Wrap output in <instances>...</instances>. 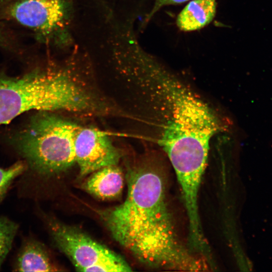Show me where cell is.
<instances>
[{
    "instance_id": "6da1fadb",
    "label": "cell",
    "mask_w": 272,
    "mask_h": 272,
    "mask_svg": "<svg viewBox=\"0 0 272 272\" xmlns=\"http://www.w3.org/2000/svg\"><path fill=\"white\" fill-rule=\"evenodd\" d=\"M126 179L124 202L101 214L114 239L149 267L206 270L207 263L185 248L177 234L161 160L154 155L144 156L129 166Z\"/></svg>"
},
{
    "instance_id": "7a4b0ae2",
    "label": "cell",
    "mask_w": 272,
    "mask_h": 272,
    "mask_svg": "<svg viewBox=\"0 0 272 272\" xmlns=\"http://www.w3.org/2000/svg\"><path fill=\"white\" fill-rule=\"evenodd\" d=\"M150 91L163 105L165 122L159 143L175 174L185 178L202 174L210 141L222 127L219 117L189 88L161 67L152 74Z\"/></svg>"
},
{
    "instance_id": "3957f363",
    "label": "cell",
    "mask_w": 272,
    "mask_h": 272,
    "mask_svg": "<svg viewBox=\"0 0 272 272\" xmlns=\"http://www.w3.org/2000/svg\"><path fill=\"white\" fill-rule=\"evenodd\" d=\"M79 71L68 64L0 78V124L31 110L97 115L100 94Z\"/></svg>"
},
{
    "instance_id": "277c9868",
    "label": "cell",
    "mask_w": 272,
    "mask_h": 272,
    "mask_svg": "<svg viewBox=\"0 0 272 272\" xmlns=\"http://www.w3.org/2000/svg\"><path fill=\"white\" fill-rule=\"evenodd\" d=\"M79 125L50 111H37L14 134L11 143L32 172L52 177L76 163L74 141Z\"/></svg>"
},
{
    "instance_id": "5b68a950",
    "label": "cell",
    "mask_w": 272,
    "mask_h": 272,
    "mask_svg": "<svg viewBox=\"0 0 272 272\" xmlns=\"http://www.w3.org/2000/svg\"><path fill=\"white\" fill-rule=\"evenodd\" d=\"M56 247L81 271L127 272L128 263L119 255L80 229L47 219Z\"/></svg>"
},
{
    "instance_id": "8992f818",
    "label": "cell",
    "mask_w": 272,
    "mask_h": 272,
    "mask_svg": "<svg viewBox=\"0 0 272 272\" xmlns=\"http://www.w3.org/2000/svg\"><path fill=\"white\" fill-rule=\"evenodd\" d=\"M7 5L8 17L32 30L39 40L61 44L69 39L67 0H13Z\"/></svg>"
},
{
    "instance_id": "52a82bcc",
    "label": "cell",
    "mask_w": 272,
    "mask_h": 272,
    "mask_svg": "<svg viewBox=\"0 0 272 272\" xmlns=\"http://www.w3.org/2000/svg\"><path fill=\"white\" fill-rule=\"evenodd\" d=\"M76 163L84 177L105 167L117 165L121 155L105 132L79 126L75 138Z\"/></svg>"
},
{
    "instance_id": "ba28073f",
    "label": "cell",
    "mask_w": 272,
    "mask_h": 272,
    "mask_svg": "<svg viewBox=\"0 0 272 272\" xmlns=\"http://www.w3.org/2000/svg\"><path fill=\"white\" fill-rule=\"evenodd\" d=\"M91 174L83 186L89 193L103 200L113 199L120 195L124 179L117 165L105 167Z\"/></svg>"
},
{
    "instance_id": "9c48e42d",
    "label": "cell",
    "mask_w": 272,
    "mask_h": 272,
    "mask_svg": "<svg viewBox=\"0 0 272 272\" xmlns=\"http://www.w3.org/2000/svg\"><path fill=\"white\" fill-rule=\"evenodd\" d=\"M13 268V270L16 271L58 270L44 246L33 238H29L23 241Z\"/></svg>"
},
{
    "instance_id": "30bf717a",
    "label": "cell",
    "mask_w": 272,
    "mask_h": 272,
    "mask_svg": "<svg viewBox=\"0 0 272 272\" xmlns=\"http://www.w3.org/2000/svg\"><path fill=\"white\" fill-rule=\"evenodd\" d=\"M216 0H193L181 11L177 25L184 31L199 30L209 24L216 12Z\"/></svg>"
},
{
    "instance_id": "8fae6325",
    "label": "cell",
    "mask_w": 272,
    "mask_h": 272,
    "mask_svg": "<svg viewBox=\"0 0 272 272\" xmlns=\"http://www.w3.org/2000/svg\"><path fill=\"white\" fill-rule=\"evenodd\" d=\"M18 229V225L6 217L0 218V269L9 254Z\"/></svg>"
},
{
    "instance_id": "7c38bea8",
    "label": "cell",
    "mask_w": 272,
    "mask_h": 272,
    "mask_svg": "<svg viewBox=\"0 0 272 272\" xmlns=\"http://www.w3.org/2000/svg\"><path fill=\"white\" fill-rule=\"evenodd\" d=\"M27 170L24 161H18L7 168L0 167V202L4 198L13 181Z\"/></svg>"
},
{
    "instance_id": "4fadbf2b",
    "label": "cell",
    "mask_w": 272,
    "mask_h": 272,
    "mask_svg": "<svg viewBox=\"0 0 272 272\" xmlns=\"http://www.w3.org/2000/svg\"><path fill=\"white\" fill-rule=\"evenodd\" d=\"M188 1L189 0H155L153 9L150 13L148 19H149L155 12L163 6L183 3Z\"/></svg>"
},
{
    "instance_id": "5bb4252c",
    "label": "cell",
    "mask_w": 272,
    "mask_h": 272,
    "mask_svg": "<svg viewBox=\"0 0 272 272\" xmlns=\"http://www.w3.org/2000/svg\"><path fill=\"white\" fill-rule=\"evenodd\" d=\"M11 44L10 35L4 28L0 26V46L4 48H9L12 46Z\"/></svg>"
},
{
    "instance_id": "9a60e30c",
    "label": "cell",
    "mask_w": 272,
    "mask_h": 272,
    "mask_svg": "<svg viewBox=\"0 0 272 272\" xmlns=\"http://www.w3.org/2000/svg\"><path fill=\"white\" fill-rule=\"evenodd\" d=\"M13 0H0V6L7 5Z\"/></svg>"
}]
</instances>
